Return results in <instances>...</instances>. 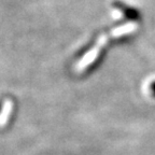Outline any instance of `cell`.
<instances>
[{
	"mask_svg": "<svg viewBox=\"0 0 155 155\" xmlns=\"http://www.w3.org/2000/svg\"><path fill=\"white\" fill-rule=\"evenodd\" d=\"M135 29H136V25L134 24V23H129V24H126V25H124V26H121V27H119V28L114 29L110 35H104V36H102L101 38L99 39V41L97 42L96 45L90 51V53L86 54V55L83 57L82 61L80 63V65H79L78 68H79V69H82V68L86 67V66H88L90 64H92L97 58V56L99 55L100 51H101V48H104V44L109 41V39L121 37L125 34L134 31Z\"/></svg>",
	"mask_w": 155,
	"mask_h": 155,
	"instance_id": "1",
	"label": "cell"
},
{
	"mask_svg": "<svg viewBox=\"0 0 155 155\" xmlns=\"http://www.w3.org/2000/svg\"><path fill=\"white\" fill-rule=\"evenodd\" d=\"M113 5L115 9L120 10L127 18L131 19V21H136V19L140 18V13H139V11H137V10L134 9V8H130V7H128V5H126L125 3L121 2V1H119V0L114 1Z\"/></svg>",
	"mask_w": 155,
	"mask_h": 155,
	"instance_id": "2",
	"label": "cell"
}]
</instances>
